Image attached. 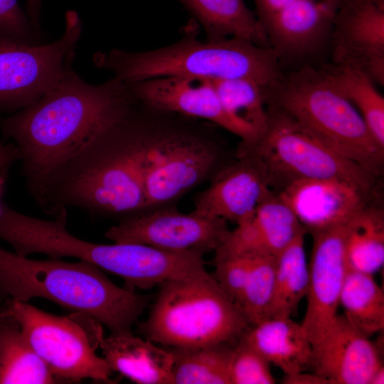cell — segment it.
Returning <instances> with one entry per match:
<instances>
[{
    "label": "cell",
    "instance_id": "cell-22",
    "mask_svg": "<svg viewBox=\"0 0 384 384\" xmlns=\"http://www.w3.org/2000/svg\"><path fill=\"white\" fill-rule=\"evenodd\" d=\"M203 28L208 41L239 38L270 46L256 14L244 0H178Z\"/></svg>",
    "mask_w": 384,
    "mask_h": 384
},
{
    "label": "cell",
    "instance_id": "cell-4",
    "mask_svg": "<svg viewBox=\"0 0 384 384\" xmlns=\"http://www.w3.org/2000/svg\"><path fill=\"white\" fill-rule=\"evenodd\" d=\"M92 61L95 67L112 73L113 78L125 83L161 77L246 78L265 87L282 73L271 46L239 38L201 41L189 35L149 50L99 51Z\"/></svg>",
    "mask_w": 384,
    "mask_h": 384
},
{
    "label": "cell",
    "instance_id": "cell-24",
    "mask_svg": "<svg viewBox=\"0 0 384 384\" xmlns=\"http://www.w3.org/2000/svg\"><path fill=\"white\" fill-rule=\"evenodd\" d=\"M346 254L349 269L373 274L384 263V213L366 205L346 223Z\"/></svg>",
    "mask_w": 384,
    "mask_h": 384
},
{
    "label": "cell",
    "instance_id": "cell-3",
    "mask_svg": "<svg viewBox=\"0 0 384 384\" xmlns=\"http://www.w3.org/2000/svg\"><path fill=\"white\" fill-rule=\"evenodd\" d=\"M0 297H35L105 325L112 334L131 332L149 298L112 282L96 265L57 257L33 260L0 247Z\"/></svg>",
    "mask_w": 384,
    "mask_h": 384
},
{
    "label": "cell",
    "instance_id": "cell-28",
    "mask_svg": "<svg viewBox=\"0 0 384 384\" xmlns=\"http://www.w3.org/2000/svg\"><path fill=\"white\" fill-rule=\"evenodd\" d=\"M324 69L359 112L375 140L384 148V97L375 83L365 73L352 67L331 65Z\"/></svg>",
    "mask_w": 384,
    "mask_h": 384
},
{
    "label": "cell",
    "instance_id": "cell-8",
    "mask_svg": "<svg viewBox=\"0 0 384 384\" xmlns=\"http://www.w3.org/2000/svg\"><path fill=\"white\" fill-rule=\"evenodd\" d=\"M153 114L149 110L145 118L146 209L166 206L224 166L218 146L203 129L169 121L167 112L164 119L162 112Z\"/></svg>",
    "mask_w": 384,
    "mask_h": 384
},
{
    "label": "cell",
    "instance_id": "cell-16",
    "mask_svg": "<svg viewBox=\"0 0 384 384\" xmlns=\"http://www.w3.org/2000/svg\"><path fill=\"white\" fill-rule=\"evenodd\" d=\"M347 0H295L262 26L282 61L307 59L330 43L336 14Z\"/></svg>",
    "mask_w": 384,
    "mask_h": 384
},
{
    "label": "cell",
    "instance_id": "cell-1",
    "mask_svg": "<svg viewBox=\"0 0 384 384\" xmlns=\"http://www.w3.org/2000/svg\"><path fill=\"white\" fill-rule=\"evenodd\" d=\"M136 100L114 78L85 82L73 69L33 103L0 119L3 136L14 142L33 196L58 166L124 117Z\"/></svg>",
    "mask_w": 384,
    "mask_h": 384
},
{
    "label": "cell",
    "instance_id": "cell-18",
    "mask_svg": "<svg viewBox=\"0 0 384 384\" xmlns=\"http://www.w3.org/2000/svg\"><path fill=\"white\" fill-rule=\"evenodd\" d=\"M312 371L330 384H370L382 366L380 344L338 315L313 344Z\"/></svg>",
    "mask_w": 384,
    "mask_h": 384
},
{
    "label": "cell",
    "instance_id": "cell-9",
    "mask_svg": "<svg viewBox=\"0 0 384 384\" xmlns=\"http://www.w3.org/2000/svg\"><path fill=\"white\" fill-rule=\"evenodd\" d=\"M3 314L17 321L35 352L58 381L113 383L111 370L95 353V321L90 334L77 319L42 311L28 302L6 298L0 308Z\"/></svg>",
    "mask_w": 384,
    "mask_h": 384
},
{
    "label": "cell",
    "instance_id": "cell-31",
    "mask_svg": "<svg viewBox=\"0 0 384 384\" xmlns=\"http://www.w3.org/2000/svg\"><path fill=\"white\" fill-rule=\"evenodd\" d=\"M214 252L215 268L212 275L221 289L238 304L249 277L250 255L221 247Z\"/></svg>",
    "mask_w": 384,
    "mask_h": 384
},
{
    "label": "cell",
    "instance_id": "cell-38",
    "mask_svg": "<svg viewBox=\"0 0 384 384\" xmlns=\"http://www.w3.org/2000/svg\"><path fill=\"white\" fill-rule=\"evenodd\" d=\"M384 383V367L380 366L373 375L370 384H383Z\"/></svg>",
    "mask_w": 384,
    "mask_h": 384
},
{
    "label": "cell",
    "instance_id": "cell-2",
    "mask_svg": "<svg viewBox=\"0 0 384 384\" xmlns=\"http://www.w3.org/2000/svg\"><path fill=\"white\" fill-rule=\"evenodd\" d=\"M145 133L135 107L46 178L34 199L54 216L72 206L123 218L146 209Z\"/></svg>",
    "mask_w": 384,
    "mask_h": 384
},
{
    "label": "cell",
    "instance_id": "cell-26",
    "mask_svg": "<svg viewBox=\"0 0 384 384\" xmlns=\"http://www.w3.org/2000/svg\"><path fill=\"white\" fill-rule=\"evenodd\" d=\"M343 316L368 337L384 329V293L373 274L349 269L339 299Z\"/></svg>",
    "mask_w": 384,
    "mask_h": 384
},
{
    "label": "cell",
    "instance_id": "cell-21",
    "mask_svg": "<svg viewBox=\"0 0 384 384\" xmlns=\"http://www.w3.org/2000/svg\"><path fill=\"white\" fill-rule=\"evenodd\" d=\"M284 375L311 367L313 345L302 324L292 317H269L250 326L241 337Z\"/></svg>",
    "mask_w": 384,
    "mask_h": 384
},
{
    "label": "cell",
    "instance_id": "cell-6",
    "mask_svg": "<svg viewBox=\"0 0 384 384\" xmlns=\"http://www.w3.org/2000/svg\"><path fill=\"white\" fill-rule=\"evenodd\" d=\"M250 326L238 304L205 270L161 284L139 331L165 348L193 349L237 343Z\"/></svg>",
    "mask_w": 384,
    "mask_h": 384
},
{
    "label": "cell",
    "instance_id": "cell-5",
    "mask_svg": "<svg viewBox=\"0 0 384 384\" xmlns=\"http://www.w3.org/2000/svg\"><path fill=\"white\" fill-rule=\"evenodd\" d=\"M266 105L282 110L340 155L379 178L384 148L324 68L309 65L263 87Z\"/></svg>",
    "mask_w": 384,
    "mask_h": 384
},
{
    "label": "cell",
    "instance_id": "cell-15",
    "mask_svg": "<svg viewBox=\"0 0 384 384\" xmlns=\"http://www.w3.org/2000/svg\"><path fill=\"white\" fill-rule=\"evenodd\" d=\"M238 160L224 166L210 186L194 198V211L223 218L238 225L252 220L257 208L272 191L262 162L250 154L237 155Z\"/></svg>",
    "mask_w": 384,
    "mask_h": 384
},
{
    "label": "cell",
    "instance_id": "cell-30",
    "mask_svg": "<svg viewBox=\"0 0 384 384\" xmlns=\"http://www.w3.org/2000/svg\"><path fill=\"white\" fill-rule=\"evenodd\" d=\"M250 255V274L238 304L251 326L268 318L274 294L275 257Z\"/></svg>",
    "mask_w": 384,
    "mask_h": 384
},
{
    "label": "cell",
    "instance_id": "cell-27",
    "mask_svg": "<svg viewBox=\"0 0 384 384\" xmlns=\"http://www.w3.org/2000/svg\"><path fill=\"white\" fill-rule=\"evenodd\" d=\"M236 343L205 347L168 348L173 354V384H231L230 369Z\"/></svg>",
    "mask_w": 384,
    "mask_h": 384
},
{
    "label": "cell",
    "instance_id": "cell-36",
    "mask_svg": "<svg viewBox=\"0 0 384 384\" xmlns=\"http://www.w3.org/2000/svg\"><path fill=\"white\" fill-rule=\"evenodd\" d=\"M18 160H20V154L14 144L0 142V171L7 169Z\"/></svg>",
    "mask_w": 384,
    "mask_h": 384
},
{
    "label": "cell",
    "instance_id": "cell-25",
    "mask_svg": "<svg viewBox=\"0 0 384 384\" xmlns=\"http://www.w3.org/2000/svg\"><path fill=\"white\" fill-rule=\"evenodd\" d=\"M304 232L275 257L274 286L269 317H292L306 298L309 263L304 250Z\"/></svg>",
    "mask_w": 384,
    "mask_h": 384
},
{
    "label": "cell",
    "instance_id": "cell-13",
    "mask_svg": "<svg viewBox=\"0 0 384 384\" xmlns=\"http://www.w3.org/2000/svg\"><path fill=\"white\" fill-rule=\"evenodd\" d=\"M346 223L311 234L307 304L301 324L312 344L338 315L341 292L349 270L345 245Z\"/></svg>",
    "mask_w": 384,
    "mask_h": 384
},
{
    "label": "cell",
    "instance_id": "cell-19",
    "mask_svg": "<svg viewBox=\"0 0 384 384\" xmlns=\"http://www.w3.org/2000/svg\"><path fill=\"white\" fill-rule=\"evenodd\" d=\"M306 233L289 207L271 191L250 222L230 230L220 247L276 257L300 233Z\"/></svg>",
    "mask_w": 384,
    "mask_h": 384
},
{
    "label": "cell",
    "instance_id": "cell-34",
    "mask_svg": "<svg viewBox=\"0 0 384 384\" xmlns=\"http://www.w3.org/2000/svg\"><path fill=\"white\" fill-rule=\"evenodd\" d=\"M256 8V16L263 24L276 12L295 0H253Z\"/></svg>",
    "mask_w": 384,
    "mask_h": 384
},
{
    "label": "cell",
    "instance_id": "cell-33",
    "mask_svg": "<svg viewBox=\"0 0 384 384\" xmlns=\"http://www.w3.org/2000/svg\"><path fill=\"white\" fill-rule=\"evenodd\" d=\"M39 38L18 0H0V44L36 45Z\"/></svg>",
    "mask_w": 384,
    "mask_h": 384
},
{
    "label": "cell",
    "instance_id": "cell-7",
    "mask_svg": "<svg viewBox=\"0 0 384 384\" xmlns=\"http://www.w3.org/2000/svg\"><path fill=\"white\" fill-rule=\"evenodd\" d=\"M264 132L250 144H239L237 155L250 154L264 164L270 188L278 192L306 178H337L375 198L378 177L347 159L282 110L266 105Z\"/></svg>",
    "mask_w": 384,
    "mask_h": 384
},
{
    "label": "cell",
    "instance_id": "cell-20",
    "mask_svg": "<svg viewBox=\"0 0 384 384\" xmlns=\"http://www.w3.org/2000/svg\"><path fill=\"white\" fill-rule=\"evenodd\" d=\"M95 336L112 372L137 384H173L174 356L168 348L135 336L132 331L105 337L100 324Z\"/></svg>",
    "mask_w": 384,
    "mask_h": 384
},
{
    "label": "cell",
    "instance_id": "cell-12",
    "mask_svg": "<svg viewBox=\"0 0 384 384\" xmlns=\"http://www.w3.org/2000/svg\"><path fill=\"white\" fill-rule=\"evenodd\" d=\"M125 84L141 105L160 112L209 121L239 137L241 144H250L261 134L225 110L210 80L161 77Z\"/></svg>",
    "mask_w": 384,
    "mask_h": 384
},
{
    "label": "cell",
    "instance_id": "cell-37",
    "mask_svg": "<svg viewBox=\"0 0 384 384\" xmlns=\"http://www.w3.org/2000/svg\"><path fill=\"white\" fill-rule=\"evenodd\" d=\"M42 0H26L28 16L38 31L40 28V10Z\"/></svg>",
    "mask_w": 384,
    "mask_h": 384
},
{
    "label": "cell",
    "instance_id": "cell-35",
    "mask_svg": "<svg viewBox=\"0 0 384 384\" xmlns=\"http://www.w3.org/2000/svg\"><path fill=\"white\" fill-rule=\"evenodd\" d=\"M282 381L285 384H330L325 378L308 370L284 375Z\"/></svg>",
    "mask_w": 384,
    "mask_h": 384
},
{
    "label": "cell",
    "instance_id": "cell-17",
    "mask_svg": "<svg viewBox=\"0 0 384 384\" xmlns=\"http://www.w3.org/2000/svg\"><path fill=\"white\" fill-rule=\"evenodd\" d=\"M276 193L311 234L346 223L374 198L348 182L330 178L297 179Z\"/></svg>",
    "mask_w": 384,
    "mask_h": 384
},
{
    "label": "cell",
    "instance_id": "cell-10",
    "mask_svg": "<svg viewBox=\"0 0 384 384\" xmlns=\"http://www.w3.org/2000/svg\"><path fill=\"white\" fill-rule=\"evenodd\" d=\"M75 11L60 37L47 44H0V112H14L37 100L70 70L82 33Z\"/></svg>",
    "mask_w": 384,
    "mask_h": 384
},
{
    "label": "cell",
    "instance_id": "cell-11",
    "mask_svg": "<svg viewBox=\"0 0 384 384\" xmlns=\"http://www.w3.org/2000/svg\"><path fill=\"white\" fill-rule=\"evenodd\" d=\"M230 230L223 218L166 206L146 209L124 218L105 233L114 242L140 243L176 252L204 255L215 252Z\"/></svg>",
    "mask_w": 384,
    "mask_h": 384
},
{
    "label": "cell",
    "instance_id": "cell-29",
    "mask_svg": "<svg viewBox=\"0 0 384 384\" xmlns=\"http://www.w3.org/2000/svg\"><path fill=\"white\" fill-rule=\"evenodd\" d=\"M211 81L225 110L262 134L267 121L263 87L246 78Z\"/></svg>",
    "mask_w": 384,
    "mask_h": 384
},
{
    "label": "cell",
    "instance_id": "cell-23",
    "mask_svg": "<svg viewBox=\"0 0 384 384\" xmlns=\"http://www.w3.org/2000/svg\"><path fill=\"white\" fill-rule=\"evenodd\" d=\"M56 381L17 321L3 314L0 309V384H46Z\"/></svg>",
    "mask_w": 384,
    "mask_h": 384
},
{
    "label": "cell",
    "instance_id": "cell-32",
    "mask_svg": "<svg viewBox=\"0 0 384 384\" xmlns=\"http://www.w3.org/2000/svg\"><path fill=\"white\" fill-rule=\"evenodd\" d=\"M271 364L255 348L240 338L230 369L231 384H274Z\"/></svg>",
    "mask_w": 384,
    "mask_h": 384
},
{
    "label": "cell",
    "instance_id": "cell-14",
    "mask_svg": "<svg viewBox=\"0 0 384 384\" xmlns=\"http://www.w3.org/2000/svg\"><path fill=\"white\" fill-rule=\"evenodd\" d=\"M331 60L365 73L384 85V0H347L331 37Z\"/></svg>",
    "mask_w": 384,
    "mask_h": 384
}]
</instances>
